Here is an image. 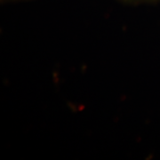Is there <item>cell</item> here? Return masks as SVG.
Segmentation results:
<instances>
[{"mask_svg": "<svg viewBox=\"0 0 160 160\" xmlns=\"http://www.w3.org/2000/svg\"><path fill=\"white\" fill-rule=\"evenodd\" d=\"M124 2H127L130 4H142V3H155L159 2L160 0H123Z\"/></svg>", "mask_w": 160, "mask_h": 160, "instance_id": "obj_1", "label": "cell"}]
</instances>
